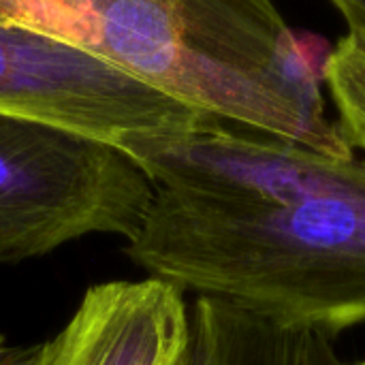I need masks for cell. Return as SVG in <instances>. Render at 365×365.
Listing matches in <instances>:
<instances>
[{
    "label": "cell",
    "instance_id": "6da1fadb",
    "mask_svg": "<svg viewBox=\"0 0 365 365\" xmlns=\"http://www.w3.org/2000/svg\"><path fill=\"white\" fill-rule=\"evenodd\" d=\"M128 154L154 184L126 242L150 276L280 327L365 323V156L222 120Z\"/></svg>",
    "mask_w": 365,
    "mask_h": 365
},
{
    "label": "cell",
    "instance_id": "7a4b0ae2",
    "mask_svg": "<svg viewBox=\"0 0 365 365\" xmlns=\"http://www.w3.org/2000/svg\"><path fill=\"white\" fill-rule=\"evenodd\" d=\"M0 19L64 38L218 120L355 156L325 111L329 43L272 0H0Z\"/></svg>",
    "mask_w": 365,
    "mask_h": 365
},
{
    "label": "cell",
    "instance_id": "3957f363",
    "mask_svg": "<svg viewBox=\"0 0 365 365\" xmlns=\"http://www.w3.org/2000/svg\"><path fill=\"white\" fill-rule=\"evenodd\" d=\"M152 197L154 184L122 148L0 111V265L88 235L128 242Z\"/></svg>",
    "mask_w": 365,
    "mask_h": 365
},
{
    "label": "cell",
    "instance_id": "277c9868",
    "mask_svg": "<svg viewBox=\"0 0 365 365\" xmlns=\"http://www.w3.org/2000/svg\"><path fill=\"white\" fill-rule=\"evenodd\" d=\"M0 111L92 135L124 152L218 122L64 38L9 19H0Z\"/></svg>",
    "mask_w": 365,
    "mask_h": 365
},
{
    "label": "cell",
    "instance_id": "5b68a950",
    "mask_svg": "<svg viewBox=\"0 0 365 365\" xmlns=\"http://www.w3.org/2000/svg\"><path fill=\"white\" fill-rule=\"evenodd\" d=\"M190 304L175 284L150 276L94 284L34 365H184Z\"/></svg>",
    "mask_w": 365,
    "mask_h": 365
},
{
    "label": "cell",
    "instance_id": "8992f818",
    "mask_svg": "<svg viewBox=\"0 0 365 365\" xmlns=\"http://www.w3.org/2000/svg\"><path fill=\"white\" fill-rule=\"evenodd\" d=\"M331 336L291 329L227 302L190 304V342L184 365H338Z\"/></svg>",
    "mask_w": 365,
    "mask_h": 365
},
{
    "label": "cell",
    "instance_id": "52a82bcc",
    "mask_svg": "<svg viewBox=\"0 0 365 365\" xmlns=\"http://www.w3.org/2000/svg\"><path fill=\"white\" fill-rule=\"evenodd\" d=\"M325 88L338 109V128L357 152H365V43L346 34L325 60Z\"/></svg>",
    "mask_w": 365,
    "mask_h": 365
},
{
    "label": "cell",
    "instance_id": "ba28073f",
    "mask_svg": "<svg viewBox=\"0 0 365 365\" xmlns=\"http://www.w3.org/2000/svg\"><path fill=\"white\" fill-rule=\"evenodd\" d=\"M41 353V344H13L0 334V365H34Z\"/></svg>",
    "mask_w": 365,
    "mask_h": 365
},
{
    "label": "cell",
    "instance_id": "9c48e42d",
    "mask_svg": "<svg viewBox=\"0 0 365 365\" xmlns=\"http://www.w3.org/2000/svg\"><path fill=\"white\" fill-rule=\"evenodd\" d=\"M344 17L349 32L365 43V0H329Z\"/></svg>",
    "mask_w": 365,
    "mask_h": 365
},
{
    "label": "cell",
    "instance_id": "30bf717a",
    "mask_svg": "<svg viewBox=\"0 0 365 365\" xmlns=\"http://www.w3.org/2000/svg\"><path fill=\"white\" fill-rule=\"evenodd\" d=\"M338 365H365V359H361V361H355V364H338Z\"/></svg>",
    "mask_w": 365,
    "mask_h": 365
}]
</instances>
